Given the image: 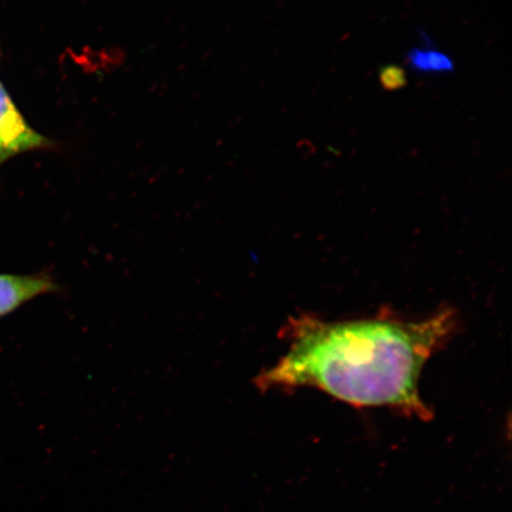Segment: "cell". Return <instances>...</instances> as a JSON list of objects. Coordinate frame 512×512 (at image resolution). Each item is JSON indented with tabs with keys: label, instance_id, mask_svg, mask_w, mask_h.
I'll return each mask as SVG.
<instances>
[{
	"label": "cell",
	"instance_id": "1",
	"mask_svg": "<svg viewBox=\"0 0 512 512\" xmlns=\"http://www.w3.org/2000/svg\"><path fill=\"white\" fill-rule=\"evenodd\" d=\"M456 324L450 310L420 322L292 318L284 330L287 354L256 377L255 384L264 392L316 388L357 408H395L428 420L432 413L419 393L422 369Z\"/></svg>",
	"mask_w": 512,
	"mask_h": 512
},
{
	"label": "cell",
	"instance_id": "2",
	"mask_svg": "<svg viewBox=\"0 0 512 512\" xmlns=\"http://www.w3.org/2000/svg\"><path fill=\"white\" fill-rule=\"evenodd\" d=\"M55 146L27 123L0 81V165L21 153Z\"/></svg>",
	"mask_w": 512,
	"mask_h": 512
},
{
	"label": "cell",
	"instance_id": "3",
	"mask_svg": "<svg viewBox=\"0 0 512 512\" xmlns=\"http://www.w3.org/2000/svg\"><path fill=\"white\" fill-rule=\"evenodd\" d=\"M60 290V285L48 273H0V318L11 315L37 297Z\"/></svg>",
	"mask_w": 512,
	"mask_h": 512
},
{
	"label": "cell",
	"instance_id": "4",
	"mask_svg": "<svg viewBox=\"0 0 512 512\" xmlns=\"http://www.w3.org/2000/svg\"><path fill=\"white\" fill-rule=\"evenodd\" d=\"M424 47H414L406 55V63L415 74H454L456 63L452 57L434 47L431 38L424 34Z\"/></svg>",
	"mask_w": 512,
	"mask_h": 512
},
{
	"label": "cell",
	"instance_id": "5",
	"mask_svg": "<svg viewBox=\"0 0 512 512\" xmlns=\"http://www.w3.org/2000/svg\"><path fill=\"white\" fill-rule=\"evenodd\" d=\"M379 80L387 92H396L408 85L407 72L396 64H388L380 69Z\"/></svg>",
	"mask_w": 512,
	"mask_h": 512
}]
</instances>
